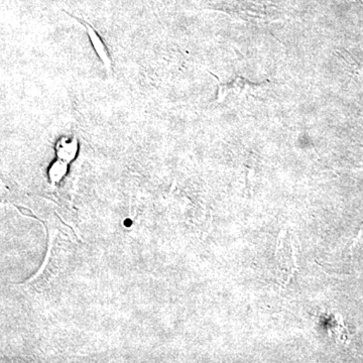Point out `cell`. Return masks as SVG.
<instances>
[{
    "label": "cell",
    "instance_id": "obj_3",
    "mask_svg": "<svg viewBox=\"0 0 363 363\" xmlns=\"http://www.w3.org/2000/svg\"><path fill=\"white\" fill-rule=\"evenodd\" d=\"M67 171H68V164L67 162L59 159L58 161L52 162L49 169V179L52 186L58 185L60 182L63 180L64 177L66 176Z\"/></svg>",
    "mask_w": 363,
    "mask_h": 363
},
{
    "label": "cell",
    "instance_id": "obj_2",
    "mask_svg": "<svg viewBox=\"0 0 363 363\" xmlns=\"http://www.w3.org/2000/svg\"><path fill=\"white\" fill-rule=\"evenodd\" d=\"M78 140L76 138H62L56 145L57 157L61 161L71 162L78 154Z\"/></svg>",
    "mask_w": 363,
    "mask_h": 363
},
{
    "label": "cell",
    "instance_id": "obj_1",
    "mask_svg": "<svg viewBox=\"0 0 363 363\" xmlns=\"http://www.w3.org/2000/svg\"><path fill=\"white\" fill-rule=\"evenodd\" d=\"M68 14L85 26L86 32H87L91 44H92L93 49H94L95 52H96L98 58H99L101 63L104 64V66L105 67V69H106L107 72H108V74H112V61L111 55H109L108 50H107L106 45H105L104 40L101 39L99 33H98L96 30H95L90 23H88L87 21H82L81 18H77V16H74L73 14Z\"/></svg>",
    "mask_w": 363,
    "mask_h": 363
}]
</instances>
